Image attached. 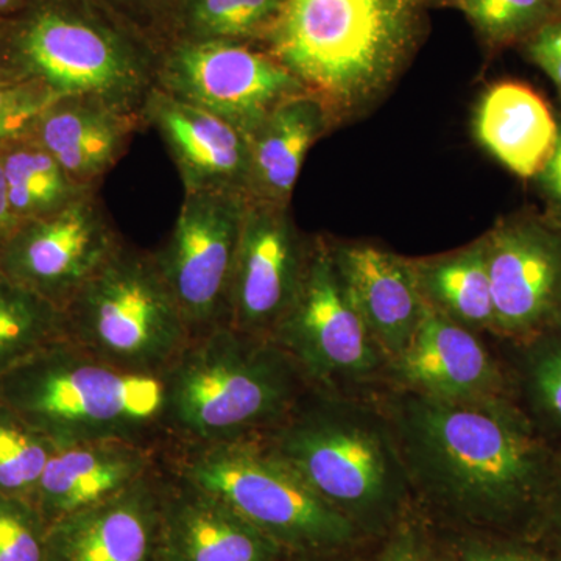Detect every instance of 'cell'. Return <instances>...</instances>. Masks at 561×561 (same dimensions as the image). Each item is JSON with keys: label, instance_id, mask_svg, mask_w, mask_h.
<instances>
[{"label": "cell", "instance_id": "277c9868", "mask_svg": "<svg viewBox=\"0 0 561 561\" xmlns=\"http://www.w3.org/2000/svg\"><path fill=\"white\" fill-rule=\"evenodd\" d=\"M164 381L168 434L190 445L264 435L311 390L272 339L228 324L192 337Z\"/></svg>", "mask_w": 561, "mask_h": 561}, {"label": "cell", "instance_id": "7a4b0ae2", "mask_svg": "<svg viewBox=\"0 0 561 561\" xmlns=\"http://www.w3.org/2000/svg\"><path fill=\"white\" fill-rule=\"evenodd\" d=\"M160 46L102 0H32L0 22V68L57 98L81 95L142 117Z\"/></svg>", "mask_w": 561, "mask_h": 561}, {"label": "cell", "instance_id": "8d00e7d4", "mask_svg": "<svg viewBox=\"0 0 561 561\" xmlns=\"http://www.w3.org/2000/svg\"><path fill=\"white\" fill-rule=\"evenodd\" d=\"M465 561H540L531 557L523 556L512 551H501V549L471 548L465 553Z\"/></svg>", "mask_w": 561, "mask_h": 561}, {"label": "cell", "instance_id": "8992f818", "mask_svg": "<svg viewBox=\"0 0 561 561\" xmlns=\"http://www.w3.org/2000/svg\"><path fill=\"white\" fill-rule=\"evenodd\" d=\"M262 437L351 523L391 507L409 483L389 421L327 391H309Z\"/></svg>", "mask_w": 561, "mask_h": 561}, {"label": "cell", "instance_id": "1f68e13d", "mask_svg": "<svg viewBox=\"0 0 561 561\" xmlns=\"http://www.w3.org/2000/svg\"><path fill=\"white\" fill-rule=\"evenodd\" d=\"M524 49L561 92V14L531 33Z\"/></svg>", "mask_w": 561, "mask_h": 561}, {"label": "cell", "instance_id": "f546056e", "mask_svg": "<svg viewBox=\"0 0 561 561\" xmlns=\"http://www.w3.org/2000/svg\"><path fill=\"white\" fill-rule=\"evenodd\" d=\"M57 99L36 81L0 68V150L35 135L44 111Z\"/></svg>", "mask_w": 561, "mask_h": 561}, {"label": "cell", "instance_id": "52a82bcc", "mask_svg": "<svg viewBox=\"0 0 561 561\" xmlns=\"http://www.w3.org/2000/svg\"><path fill=\"white\" fill-rule=\"evenodd\" d=\"M176 449L173 476L213 494L283 549L320 551L353 537V523L321 500L262 435L179 443Z\"/></svg>", "mask_w": 561, "mask_h": 561}, {"label": "cell", "instance_id": "f35d334b", "mask_svg": "<svg viewBox=\"0 0 561 561\" xmlns=\"http://www.w3.org/2000/svg\"><path fill=\"white\" fill-rule=\"evenodd\" d=\"M32 0H0V22L20 14Z\"/></svg>", "mask_w": 561, "mask_h": 561}, {"label": "cell", "instance_id": "ac0fdd59", "mask_svg": "<svg viewBox=\"0 0 561 561\" xmlns=\"http://www.w3.org/2000/svg\"><path fill=\"white\" fill-rule=\"evenodd\" d=\"M157 471L153 446L98 440L55 446L33 504L50 524L117 496Z\"/></svg>", "mask_w": 561, "mask_h": 561}, {"label": "cell", "instance_id": "3957f363", "mask_svg": "<svg viewBox=\"0 0 561 561\" xmlns=\"http://www.w3.org/2000/svg\"><path fill=\"white\" fill-rule=\"evenodd\" d=\"M426 0H284L262 47L335 117L397 80L424 35Z\"/></svg>", "mask_w": 561, "mask_h": 561}, {"label": "cell", "instance_id": "603a6c76", "mask_svg": "<svg viewBox=\"0 0 561 561\" xmlns=\"http://www.w3.org/2000/svg\"><path fill=\"white\" fill-rule=\"evenodd\" d=\"M559 127L545 99L519 81L493 84L476 108V138L522 179L540 175L556 150Z\"/></svg>", "mask_w": 561, "mask_h": 561}, {"label": "cell", "instance_id": "5bb4252c", "mask_svg": "<svg viewBox=\"0 0 561 561\" xmlns=\"http://www.w3.org/2000/svg\"><path fill=\"white\" fill-rule=\"evenodd\" d=\"M494 328L519 332L542 323L561 298V234L537 219L502 221L482 239Z\"/></svg>", "mask_w": 561, "mask_h": 561}, {"label": "cell", "instance_id": "44dd1931", "mask_svg": "<svg viewBox=\"0 0 561 561\" xmlns=\"http://www.w3.org/2000/svg\"><path fill=\"white\" fill-rule=\"evenodd\" d=\"M144 128L142 117L136 114L99 99L68 95L44 111L33 136L70 179L99 190L124 157L133 136Z\"/></svg>", "mask_w": 561, "mask_h": 561}, {"label": "cell", "instance_id": "d4e9b609", "mask_svg": "<svg viewBox=\"0 0 561 561\" xmlns=\"http://www.w3.org/2000/svg\"><path fill=\"white\" fill-rule=\"evenodd\" d=\"M413 265L421 297L427 305L468 330L494 328L493 297L482 241L446 256L413 261Z\"/></svg>", "mask_w": 561, "mask_h": 561}, {"label": "cell", "instance_id": "d6986e66", "mask_svg": "<svg viewBox=\"0 0 561 561\" xmlns=\"http://www.w3.org/2000/svg\"><path fill=\"white\" fill-rule=\"evenodd\" d=\"M331 250L373 341L393 364L423 311L413 261L365 243H331Z\"/></svg>", "mask_w": 561, "mask_h": 561}, {"label": "cell", "instance_id": "ffe728a7", "mask_svg": "<svg viewBox=\"0 0 561 561\" xmlns=\"http://www.w3.org/2000/svg\"><path fill=\"white\" fill-rule=\"evenodd\" d=\"M391 365L405 389L442 400L490 398L497 378L474 331L426 301L411 341Z\"/></svg>", "mask_w": 561, "mask_h": 561}, {"label": "cell", "instance_id": "30bf717a", "mask_svg": "<svg viewBox=\"0 0 561 561\" xmlns=\"http://www.w3.org/2000/svg\"><path fill=\"white\" fill-rule=\"evenodd\" d=\"M157 88L249 140L280 102L306 91L265 47L231 41L161 44Z\"/></svg>", "mask_w": 561, "mask_h": 561}, {"label": "cell", "instance_id": "4316f807", "mask_svg": "<svg viewBox=\"0 0 561 561\" xmlns=\"http://www.w3.org/2000/svg\"><path fill=\"white\" fill-rule=\"evenodd\" d=\"M62 339L61 309L0 271V378Z\"/></svg>", "mask_w": 561, "mask_h": 561}, {"label": "cell", "instance_id": "4dcf8cb0", "mask_svg": "<svg viewBox=\"0 0 561 561\" xmlns=\"http://www.w3.org/2000/svg\"><path fill=\"white\" fill-rule=\"evenodd\" d=\"M47 534L32 501L0 494V561H47Z\"/></svg>", "mask_w": 561, "mask_h": 561}, {"label": "cell", "instance_id": "8fae6325", "mask_svg": "<svg viewBox=\"0 0 561 561\" xmlns=\"http://www.w3.org/2000/svg\"><path fill=\"white\" fill-rule=\"evenodd\" d=\"M247 205L242 192H187L171 238L153 251L192 337L227 324Z\"/></svg>", "mask_w": 561, "mask_h": 561}, {"label": "cell", "instance_id": "cb8c5ba5", "mask_svg": "<svg viewBox=\"0 0 561 561\" xmlns=\"http://www.w3.org/2000/svg\"><path fill=\"white\" fill-rule=\"evenodd\" d=\"M284 0H162L150 35L165 43H231L262 46Z\"/></svg>", "mask_w": 561, "mask_h": 561}, {"label": "cell", "instance_id": "9c48e42d", "mask_svg": "<svg viewBox=\"0 0 561 561\" xmlns=\"http://www.w3.org/2000/svg\"><path fill=\"white\" fill-rule=\"evenodd\" d=\"M271 339L317 391L360 381L387 362L323 238L311 239L297 295Z\"/></svg>", "mask_w": 561, "mask_h": 561}, {"label": "cell", "instance_id": "83f0119b", "mask_svg": "<svg viewBox=\"0 0 561 561\" xmlns=\"http://www.w3.org/2000/svg\"><path fill=\"white\" fill-rule=\"evenodd\" d=\"M55 445L0 402V494L33 501Z\"/></svg>", "mask_w": 561, "mask_h": 561}, {"label": "cell", "instance_id": "6da1fadb", "mask_svg": "<svg viewBox=\"0 0 561 561\" xmlns=\"http://www.w3.org/2000/svg\"><path fill=\"white\" fill-rule=\"evenodd\" d=\"M389 421L409 482L468 511L523 500L541 478L529 435L493 398H394Z\"/></svg>", "mask_w": 561, "mask_h": 561}, {"label": "cell", "instance_id": "7402d4cb", "mask_svg": "<svg viewBox=\"0 0 561 561\" xmlns=\"http://www.w3.org/2000/svg\"><path fill=\"white\" fill-rule=\"evenodd\" d=\"M335 121L316 92L301 91L280 102L250 138L251 201L290 205L309 150Z\"/></svg>", "mask_w": 561, "mask_h": 561}, {"label": "cell", "instance_id": "60d3db41", "mask_svg": "<svg viewBox=\"0 0 561 561\" xmlns=\"http://www.w3.org/2000/svg\"><path fill=\"white\" fill-rule=\"evenodd\" d=\"M560 7H561V0H559Z\"/></svg>", "mask_w": 561, "mask_h": 561}, {"label": "cell", "instance_id": "f1b7e54d", "mask_svg": "<svg viewBox=\"0 0 561 561\" xmlns=\"http://www.w3.org/2000/svg\"><path fill=\"white\" fill-rule=\"evenodd\" d=\"M493 46L526 41L546 22L560 16L559 0H454Z\"/></svg>", "mask_w": 561, "mask_h": 561}, {"label": "cell", "instance_id": "9a60e30c", "mask_svg": "<svg viewBox=\"0 0 561 561\" xmlns=\"http://www.w3.org/2000/svg\"><path fill=\"white\" fill-rule=\"evenodd\" d=\"M161 478L151 472L117 496L51 523L47 561H160Z\"/></svg>", "mask_w": 561, "mask_h": 561}, {"label": "cell", "instance_id": "5b68a950", "mask_svg": "<svg viewBox=\"0 0 561 561\" xmlns=\"http://www.w3.org/2000/svg\"><path fill=\"white\" fill-rule=\"evenodd\" d=\"M0 402L55 446L98 440L153 446L168 432L164 375L114 367L68 339L3 375Z\"/></svg>", "mask_w": 561, "mask_h": 561}, {"label": "cell", "instance_id": "836d02e7", "mask_svg": "<svg viewBox=\"0 0 561 561\" xmlns=\"http://www.w3.org/2000/svg\"><path fill=\"white\" fill-rule=\"evenodd\" d=\"M102 2L150 33L162 0H102Z\"/></svg>", "mask_w": 561, "mask_h": 561}, {"label": "cell", "instance_id": "d590c367", "mask_svg": "<svg viewBox=\"0 0 561 561\" xmlns=\"http://www.w3.org/2000/svg\"><path fill=\"white\" fill-rule=\"evenodd\" d=\"M20 220L11 210L9 192H7L5 179H3L2 165H0V249L20 228Z\"/></svg>", "mask_w": 561, "mask_h": 561}, {"label": "cell", "instance_id": "e575fe53", "mask_svg": "<svg viewBox=\"0 0 561 561\" xmlns=\"http://www.w3.org/2000/svg\"><path fill=\"white\" fill-rule=\"evenodd\" d=\"M538 179L541 181V187L545 191L546 197H548L552 208L561 217V124L556 150H553L551 160L545 165Z\"/></svg>", "mask_w": 561, "mask_h": 561}, {"label": "cell", "instance_id": "7c38bea8", "mask_svg": "<svg viewBox=\"0 0 561 561\" xmlns=\"http://www.w3.org/2000/svg\"><path fill=\"white\" fill-rule=\"evenodd\" d=\"M124 243L92 191L51 216L21 224L0 249V271L62 311Z\"/></svg>", "mask_w": 561, "mask_h": 561}, {"label": "cell", "instance_id": "d6a6232c", "mask_svg": "<svg viewBox=\"0 0 561 561\" xmlns=\"http://www.w3.org/2000/svg\"><path fill=\"white\" fill-rule=\"evenodd\" d=\"M534 387L542 405L561 423V346L548 351L537 362Z\"/></svg>", "mask_w": 561, "mask_h": 561}, {"label": "cell", "instance_id": "2e32d148", "mask_svg": "<svg viewBox=\"0 0 561 561\" xmlns=\"http://www.w3.org/2000/svg\"><path fill=\"white\" fill-rule=\"evenodd\" d=\"M187 192L224 191L249 195L250 140L227 122L181 102L158 88L142 110Z\"/></svg>", "mask_w": 561, "mask_h": 561}, {"label": "cell", "instance_id": "ba28073f", "mask_svg": "<svg viewBox=\"0 0 561 561\" xmlns=\"http://www.w3.org/2000/svg\"><path fill=\"white\" fill-rule=\"evenodd\" d=\"M62 313L69 342L128 371L164 375L192 341L153 251L127 243Z\"/></svg>", "mask_w": 561, "mask_h": 561}, {"label": "cell", "instance_id": "e0dca14e", "mask_svg": "<svg viewBox=\"0 0 561 561\" xmlns=\"http://www.w3.org/2000/svg\"><path fill=\"white\" fill-rule=\"evenodd\" d=\"M162 483L160 561H276L278 542L227 504L171 474Z\"/></svg>", "mask_w": 561, "mask_h": 561}, {"label": "cell", "instance_id": "ab89813d", "mask_svg": "<svg viewBox=\"0 0 561 561\" xmlns=\"http://www.w3.org/2000/svg\"><path fill=\"white\" fill-rule=\"evenodd\" d=\"M427 2V0H426ZM431 2H438V3H448V2H451L454 3V0H431Z\"/></svg>", "mask_w": 561, "mask_h": 561}, {"label": "cell", "instance_id": "4fadbf2b", "mask_svg": "<svg viewBox=\"0 0 561 561\" xmlns=\"http://www.w3.org/2000/svg\"><path fill=\"white\" fill-rule=\"evenodd\" d=\"M311 239H305L289 205L251 201L243 217L232 271L228 327L271 339L297 295Z\"/></svg>", "mask_w": 561, "mask_h": 561}, {"label": "cell", "instance_id": "484cf974", "mask_svg": "<svg viewBox=\"0 0 561 561\" xmlns=\"http://www.w3.org/2000/svg\"><path fill=\"white\" fill-rule=\"evenodd\" d=\"M0 165L11 210L20 224L51 216L88 192L99 191L70 179L35 136L0 150Z\"/></svg>", "mask_w": 561, "mask_h": 561}, {"label": "cell", "instance_id": "74e56055", "mask_svg": "<svg viewBox=\"0 0 561 561\" xmlns=\"http://www.w3.org/2000/svg\"><path fill=\"white\" fill-rule=\"evenodd\" d=\"M383 561H424V559L421 557V553L416 551V548L412 542L404 541L394 545L393 548L390 549L389 553H387Z\"/></svg>", "mask_w": 561, "mask_h": 561}]
</instances>
